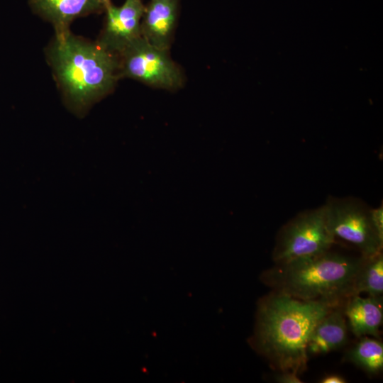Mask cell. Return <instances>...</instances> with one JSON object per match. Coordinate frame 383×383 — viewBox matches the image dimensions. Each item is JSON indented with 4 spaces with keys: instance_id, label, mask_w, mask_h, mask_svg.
<instances>
[{
    "instance_id": "obj_12",
    "label": "cell",
    "mask_w": 383,
    "mask_h": 383,
    "mask_svg": "<svg viewBox=\"0 0 383 383\" xmlns=\"http://www.w3.org/2000/svg\"><path fill=\"white\" fill-rule=\"evenodd\" d=\"M355 295L365 293L381 297L383 294V255L379 252L364 257L355 282Z\"/></svg>"
},
{
    "instance_id": "obj_4",
    "label": "cell",
    "mask_w": 383,
    "mask_h": 383,
    "mask_svg": "<svg viewBox=\"0 0 383 383\" xmlns=\"http://www.w3.org/2000/svg\"><path fill=\"white\" fill-rule=\"evenodd\" d=\"M335 243L326 206L300 213L280 232L273 252L276 264L329 251Z\"/></svg>"
},
{
    "instance_id": "obj_15",
    "label": "cell",
    "mask_w": 383,
    "mask_h": 383,
    "mask_svg": "<svg viewBox=\"0 0 383 383\" xmlns=\"http://www.w3.org/2000/svg\"><path fill=\"white\" fill-rule=\"evenodd\" d=\"M275 380L279 383H300L298 374L292 371H279L275 376Z\"/></svg>"
},
{
    "instance_id": "obj_5",
    "label": "cell",
    "mask_w": 383,
    "mask_h": 383,
    "mask_svg": "<svg viewBox=\"0 0 383 383\" xmlns=\"http://www.w3.org/2000/svg\"><path fill=\"white\" fill-rule=\"evenodd\" d=\"M118 57L120 78L128 77L168 90L179 89L184 82L183 74L170 56L169 50L156 47L142 36Z\"/></svg>"
},
{
    "instance_id": "obj_16",
    "label": "cell",
    "mask_w": 383,
    "mask_h": 383,
    "mask_svg": "<svg viewBox=\"0 0 383 383\" xmlns=\"http://www.w3.org/2000/svg\"><path fill=\"white\" fill-rule=\"evenodd\" d=\"M321 382L322 383H345V379L339 374H332L324 377Z\"/></svg>"
},
{
    "instance_id": "obj_13",
    "label": "cell",
    "mask_w": 383,
    "mask_h": 383,
    "mask_svg": "<svg viewBox=\"0 0 383 383\" xmlns=\"http://www.w3.org/2000/svg\"><path fill=\"white\" fill-rule=\"evenodd\" d=\"M345 357L367 372L377 374L383 368V345L379 340L363 336Z\"/></svg>"
},
{
    "instance_id": "obj_3",
    "label": "cell",
    "mask_w": 383,
    "mask_h": 383,
    "mask_svg": "<svg viewBox=\"0 0 383 383\" xmlns=\"http://www.w3.org/2000/svg\"><path fill=\"white\" fill-rule=\"evenodd\" d=\"M364 257L327 251L276 264L264 279L274 290L296 299L337 307L355 295V278Z\"/></svg>"
},
{
    "instance_id": "obj_7",
    "label": "cell",
    "mask_w": 383,
    "mask_h": 383,
    "mask_svg": "<svg viewBox=\"0 0 383 383\" xmlns=\"http://www.w3.org/2000/svg\"><path fill=\"white\" fill-rule=\"evenodd\" d=\"M144 9L142 0H125L121 6L109 4L104 9L105 24L97 43L118 56L142 36L140 26Z\"/></svg>"
},
{
    "instance_id": "obj_6",
    "label": "cell",
    "mask_w": 383,
    "mask_h": 383,
    "mask_svg": "<svg viewBox=\"0 0 383 383\" xmlns=\"http://www.w3.org/2000/svg\"><path fill=\"white\" fill-rule=\"evenodd\" d=\"M325 206L335 238L353 245L365 257L382 252L383 241L372 225L369 209L362 204L352 199H330Z\"/></svg>"
},
{
    "instance_id": "obj_14",
    "label": "cell",
    "mask_w": 383,
    "mask_h": 383,
    "mask_svg": "<svg viewBox=\"0 0 383 383\" xmlns=\"http://www.w3.org/2000/svg\"><path fill=\"white\" fill-rule=\"evenodd\" d=\"M372 225L379 239L383 241V207L382 205L375 209H369Z\"/></svg>"
},
{
    "instance_id": "obj_9",
    "label": "cell",
    "mask_w": 383,
    "mask_h": 383,
    "mask_svg": "<svg viewBox=\"0 0 383 383\" xmlns=\"http://www.w3.org/2000/svg\"><path fill=\"white\" fill-rule=\"evenodd\" d=\"M30 4L37 14L52 24L55 35L69 32L75 18L105 9L99 0H30Z\"/></svg>"
},
{
    "instance_id": "obj_1",
    "label": "cell",
    "mask_w": 383,
    "mask_h": 383,
    "mask_svg": "<svg viewBox=\"0 0 383 383\" xmlns=\"http://www.w3.org/2000/svg\"><path fill=\"white\" fill-rule=\"evenodd\" d=\"M327 303L304 301L274 290L259 311L257 342L279 371L301 373L306 367L307 343L316 325L333 309Z\"/></svg>"
},
{
    "instance_id": "obj_8",
    "label": "cell",
    "mask_w": 383,
    "mask_h": 383,
    "mask_svg": "<svg viewBox=\"0 0 383 383\" xmlns=\"http://www.w3.org/2000/svg\"><path fill=\"white\" fill-rule=\"evenodd\" d=\"M179 0H150L145 6L141 35L150 44L169 50L177 25Z\"/></svg>"
},
{
    "instance_id": "obj_2",
    "label": "cell",
    "mask_w": 383,
    "mask_h": 383,
    "mask_svg": "<svg viewBox=\"0 0 383 383\" xmlns=\"http://www.w3.org/2000/svg\"><path fill=\"white\" fill-rule=\"evenodd\" d=\"M47 55L67 107L77 115L109 94L120 78L117 55L70 31L55 35Z\"/></svg>"
},
{
    "instance_id": "obj_10",
    "label": "cell",
    "mask_w": 383,
    "mask_h": 383,
    "mask_svg": "<svg viewBox=\"0 0 383 383\" xmlns=\"http://www.w3.org/2000/svg\"><path fill=\"white\" fill-rule=\"evenodd\" d=\"M343 313L353 333L358 338H379L383 319L382 296L362 297L353 295L346 300Z\"/></svg>"
},
{
    "instance_id": "obj_17",
    "label": "cell",
    "mask_w": 383,
    "mask_h": 383,
    "mask_svg": "<svg viewBox=\"0 0 383 383\" xmlns=\"http://www.w3.org/2000/svg\"><path fill=\"white\" fill-rule=\"evenodd\" d=\"M99 1L104 6V9L111 4V0H99Z\"/></svg>"
},
{
    "instance_id": "obj_11",
    "label": "cell",
    "mask_w": 383,
    "mask_h": 383,
    "mask_svg": "<svg viewBox=\"0 0 383 383\" xmlns=\"http://www.w3.org/2000/svg\"><path fill=\"white\" fill-rule=\"evenodd\" d=\"M348 341V326L340 308H333L313 328L307 343L308 355L325 354Z\"/></svg>"
}]
</instances>
